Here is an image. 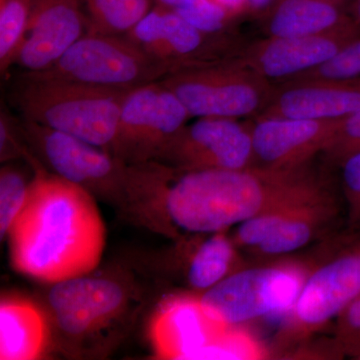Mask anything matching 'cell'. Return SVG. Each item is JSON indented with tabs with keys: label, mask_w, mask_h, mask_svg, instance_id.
Wrapping results in <instances>:
<instances>
[{
	"label": "cell",
	"mask_w": 360,
	"mask_h": 360,
	"mask_svg": "<svg viewBox=\"0 0 360 360\" xmlns=\"http://www.w3.org/2000/svg\"><path fill=\"white\" fill-rule=\"evenodd\" d=\"M30 162L34 179L7 236L13 269L51 284L90 274L101 264L106 238L96 198L35 158Z\"/></svg>",
	"instance_id": "1"
},
{
	"label": "cell",
	"mask_w": 360,
	"mask_h": 360,
	"mask_svg": "<svg viewBox=\"0 0 360 360\" xmlns=\"http://www.w3.org/2000/svg\"><path fill=\"white\" fill-rule=\"evenodd\" d=\"M311 168L180 172L167 165L163 207L176 232L212 233L231 231L281 200Z\"/></svg>",
	"instance_id": "2"
},
{
	"label": "cell",
	"mask_w": 360,
	"mask_h": 360,
	"mask_svg": "<svg viewBox=\"0 0 360 360\" xmlns=\"http://www.w3.org/2000/svg\"><path fill=\"white\" fill-rule=\"evenodd\" d=\"M21 132L53 174L112 206L124 219L155 231L160 221L155 187L141 163L22 118Z\"/></svg>",
	"instance_id": "3"
},
{
	"label": "cell",
	"mask_w": 360,
	"mask_h": 360,
	"mask_svg": "<svg viewBox=\"0 0 360 360\" xmlns=\"http://www.w3.org/2000/svg\"><path fill=\"white\" fill-rule=\"evenodd\" d=\"M130 90L45 79L25 73L11 98L23 120L110 153L123 101Z\"/></svg>",
	"instance_id": "4"
},
{
	"label": "cell",
	"mask_w": 360,
	"mask_h": 360,
	"mask_svg": "<svg viewBox=\"0 0 360 360\" xmlns=\"http://www.w3.org/2000/svg\"><path fill=\"white\" fill-rule=\"evenodd\" d=\"M314 262L290 257L264 259L232 272L198 298L205 314L224 328L288 314Z\"/></svg>",
	"instance_id": "5"
},
{
	"label": "cell",
	"mask_w": 360,
	"mask_h": 360,
	"mask_svg": "<svg viewBox=\"0 0 360 360\" xmlns=\"http://www.w3.org/2000/svg\"><path fill=\"white\" fill-rule=\"evenodd\" d=\"M172 68L148 54L125 35L89 28L60 58L44 71L25 72L45 79L134 89L160 82Z\"/></svg>",
	"instance_id": "6"
},
{
	"label": "cell",
	"mask_w": 360,
	"mask_h": 360,
	"mask_svg": "<svg viewBox=\"0 0 360 360\" xmlns=\"http://www.w3.org/2000/svg\"><path fill=\"white\" fill-rule=\"evenodd\" d=\"M360 295V229L341 233L328 257L314 267L279 335V342L302 345L335 321Z\"/></svg>",
	"instance_id": "7"
},
{
	"label": "cell",
	"mask_w": 360,
	"mask_h": 360,
	"mask_svg": "<svg viewBox=\"0 0 360 360\" xmlns=\"http://www.w3.org/2000/svg\"><path fill=\"white\" fill-rule=\"evenodd\" d=\"M160 82L198 118L258 115L276 89L238 58L177 70Z\"/></svg>",
	"instance_id": "8"
},
{
	"label": "cell",
	"mask_w": 360,
	"mask_h": 360,
	"mask_svg": "<svg viewBox=\"0 0 360 360\" xmlns=\"http://www.w3.org/2000/svg\"><path fill=\"white\" fill-rule=\"evenodd\" d=\"M84 274L52 283L47 307L66 340L82 342L122 321L132 304V288L120 276Z\"/></svg>",
	"instance_id": "9"
},
{
	"label": "cell",
	"mask_w": 360,
	"mask_h": 360,
	"mask_svg": "<svg viewBox=\"0 0 360 360\" xmlns=\"http://www.w3.org/2000/svg\"><path fill=\"white\" fill-rule=\"evenodd\" d=\"M153 161L180 172L252 167L251 127L233 118L200 117L180 130Z\"/></svg>",
	"instance_id": "10"
},
{
	"label": "cell",
	"mask_w": 360,
	"mask_h": 360,
	"mask_svg": "<svg viewBox=\"0 0 360 360\" xmlns=\"http://www.w3.org/2000/svg\"><path fill=\"white\" fill-rule=\"evenodd\" d=\"M359 39L356 22L324 34L269 37L250 45L238 59L269 82H285L328 63Z\"/></svg>",
	"instance_id": "11"
},
{
	"label": "cell",
	"mask_w": 360,
	"mask_h": 360,
	"mask_svg": "<svg viewBox=\"0 0 360 360\" xmlns=\"http://www.w3.org/2000/svg\"><path fill=\"white\" fill-rule=\"evenodd\" d=\"M340 120L257 117L251 127L255 165L297 169L310 165L328 149L340 129Z\"/></svg>",
	"instance_id": "12"
},
{
	"label": "cell",
	"mask_w": 360,
	"mask_h": 360,
	"mask_svg": "<svg viewBox=\"0 0 360 360\" xmlns=\"http://www.w3.org/2000/svg\"><path fill=\"white\" fill-rule=\"evenodd\" d=\"M89 28L79 0H32L27 30L14 65L25 72L47 70Z\"/></svg>",
	"instance_id": "13"
},
{
	"label": "cell",
	"mask_w": 360,
	"mask_h": 360,
	"mask_svg": "<svg viewBox=\"0 0 360 360\" xmlns=\"http://www.w3.org/2000/svg\"><path fill=\"white\" fill-rule=\"evenodd\" d=\"M201 307L198 293L170 295L156 307L148 323V340L161 359H195L225 330Z\"/></svg>",
	"instance_id": "14"
},
{
	"label": "cell",
	"mask_w": 360,
	"mask_h": 360,
	"mask_svg": "<svg viewBox=\"0 0 360 360\" xmlns=\"http://www.w3.org/2000/svg\"><path fill=\"white\" fill-rule=\"evenodd\" d=\"M360 110V77L290 80L274 89L257 117L340 120Z\"/></svg>",
	"instance_id": "15"
},
{
	"label": "cell",
	"mask_w": 360,
	"mask_h": 360,
	"mask_svg": "<svg viewBox=\"0 0 360 360\" xmlns=\"http://www.w3.org/2000/svg\"><path fill=\"white\" fill-rule=\"evenodd\" d=\"M345 210L330 184L300 203L283 224L250 253L257 259L288 257L331 231Z\"/></svg>",
	"instance_id": "16"
},
{
	"label": "cell",
	"mask_w": 360,
	"mask_h": 360,
	"mask_svg": "<svg viewBox=\"0 0 360 360\" xmlns=\"http://www.w3.org/2000/svg\"><path fill=\"white\" fill-rule=\"evenodd\" d=\"M189 234L191 238H179V245L184 279L191 292H205L248 264L231 231Z\"/></svg>",
	"instance_id": "17"
},
{
	"label": "cell",
	"mask_w": 360,
	"mask_h": 360,
	"mask_svg": "<svg viewBox=\"0 0 360 360\" xmlns=\"http://www.w3.org/2000/svg\"><path fill=\"white\" fill-rule=\"evenodd\" d=\"M49 342V323L41 309L23 298H2L0 359H39L44 354Z\"/></svg>",
	"instance_id": "18"
},
{
	"label": "cell",
	"mask_w": 360,
	"mask_h": 360,
	"mask_svg": "<svg viewBox=\"0 0 360 360\" xmlns=\"http://www.w3.org/2000/svg\"><path fill=\"white\" fill-rule=\"evenodd\" d=\"M352 14L333 0H277L266 21L269 37L324 34L354 25Z\"/></svg>",
	"instance_id": "19"
},
{
	"label": "cell",
	"mask_w": 360,
	"mask_h": 360,
	"mask_svg": "<svg viewBox=\"0 0 360 360\" xmlns=\"http://www.w3.org/2000/svg\"><path fill=\"white\" fill-rule=\"evenodd\" d=\"M160 82L130 90L123 101L110 153L127 165L141 163L142 148L155 116Z\"/></svg>",
	"instance_id": "20"
},
{
	"label": "cell",
	"mask_w": 360,
	"mask_h": 360,
	"mask_svg": "<svg viewBox=\"0 0 360 360\" xmlns=\"http://www.w3.org/2000/svg\"><path fill=\"white\" fill-rule=\"evenodd\" d=\"M89 28L111 34H127L151 9V0H84Z\"/></svg>",
	"instance_id": "21"
},
{
	"label": "cell",
	"mask_w": 360,
	"mask_h": 360,
	"mask_svg": "<svg viewBox=\"0 0 360 360\" xmlns=\"http://www.w3.org/2000/svg\"><path fill=\"white\" fill-rule=\"evenodd\" d=\"M32 0H0V70L15 63L25 40Z\"/></svg>",
	"instance_id": "22"
},
{
	"label": "cell",
	"mask_w": 360,
	"mask_h": 360,
	"mask_svg": "<svg viewBox=\"0 0 360 360\" xmlns=\"http://www.w3.org/2000/svg\"><path fill=\"white\" fill-rule=\"evenodd\" d=\"M267 354L245 328L225 329L212 345L201 350L195 359H260Z\"/></svg>",
	"instance_id": "23"
},
{
	"label": "cell",
	"mask_w": 360,
	"mask_h": 360,
	"mask_svg": "<svg viewBox=\"0 0 360 360\" xmlns=\"http://www.w3.org/2000/svg\"><path fill=\"white\" fill-rule=\"evenodd\" d=\"M30 184L15 168L4 167L0 172V236L6 238L27 198Z\"/></svg>",
	"instance_id": "24"
},
{
	"label": "cell",
	"mask_w": 360,
	"mask_h": 360,
	"mask_svg": "<svg viewBox=\"0 0 360 360\" xmlns=\"http://www.w3.org/2000/svg\"><path fill=\"white\" fill-rule=\"evenodd\" d=\"M335 359L360 354V295L354 298L333 321V336L328 342Z\"/></svg>",
	"instance_id": "25"
},
{
	"label": "cell",
	"mask_w": 360,
	"mask_h": 360,
	"mask_svg": "<svg viewBox=\"0 0 360 360\" xmlns=\"http://www.w3.org/2000/svg\"><path fill=\"white\" fill-rule=\"evenodd\" d=\"M172 9L189 25L210 34H224L236 18L215 0H179Z\"/></svg>",
	"instance_id": "26"
},
{
	"label": "cell",
	"mask_w": 360,
	"mask_h": 360,
	"mask_svg": "<svg viewBox=\"0 0 360 360\" xmlns=\"http://www.w3.org/2000/svg\"><path fill=\"white\" fill-rule=\"evenodd\" d=\"M340 191L345 212V231L360 229V153L348 158L340 165Z\"/></svg>",
	"instance_id": "27"
},
{
	"label": "cell",
	"mask_w": 360,
	"mask_h": 360,
	"mask_svg": "<svg viewBox=\"0 0 360 360\" xmlns=\"http://www.w3.org/2000/svg\"><path fill=\"white\" fill-rule=\"evenodd\" d=\"M354 77H360V39L348 44L328 63L290 80L341 79Z\"/></svg>",
	"instance_id": "28"
},
{
	"label": "cell",
	"mask_w": 360,
	"mask_h": 360,
	"mask_svg": "<svg viewBox=\"0 0 360 360\" xmlns=\"http://www.w3.org/2000/svg\"><path fill=\"white\" fill-rule=\"evenodd\" d=\"M360 153V110L342 118L335 139L323 153L331 165L340 167L343 161Z\"/></svg>",
	"instance_id": "29"
},
{
	"label": "cell",
	"mask_w": 360,
	"mask_h": 360,
	"mask_svg": "<svg viewBox=\"0 0 360 360\" xmlns=\"http://www.w3.org/2000/svg\"><path fill=\"white\" fill-rule=\"evenodd\" d=\"M22 136L20 122H15L6 111L0 115V158L1 162L14 158H27L30 155L27 148L20 142Z\"/></svg>",
	"instance_id": "30"
},
{
	"label": "cell",
	"mask_w": 360,
	"mask_h": 360,
	"mask_svg": "<svg viewBox=\"0 0 360 360\" xmlns=\"http://www.w3.org/2000/svg\"><path fill=\"white\" fill-rule=\"evenodd\" d=\"M233 16L246 11V0H215Z\"/></svg>",
	"instance_id": "31"
},
{
	"label": "cell",
	"mask_w": 360,
	"mask_h": 360,
	"mask_svg": "<svg viewBox=\"0 0 360 360\" xmlns=\"http://www.w3.org/2000/svg\"><path fill=\"white\" fill-rule=\"evenodd\" d=\"M276 0H246V11L262 13L266 11Z\"/></svg>",
	"instance_id": "32"
},
{
	"label": "cell",
	"mask_w": 360,
	"mask_h": 360,
	"mask_svg": "<svg viewBox=\"0 0 360 360\" xmlns=\"http://www.w3.org/2000/svg\"><path fill=\"white\" fill-rule=\"evenodd\" d=\"M350 14L360 27V0H354L350 6Z\"/></svg>",
	"instance_id": "33"
},
{
	"label": "cell",
	"mask_w": 360,
	"mask_h": 360,
	"mask_svg": "<svg viewBox=\"0 0 360 360\" xmlns=\"http://www.w3.org/2000/svg\"><path fill=\"white\" fill-rule=\"evenodd\" d=\"M158 6L167 7V8H174L175 4L179 2V0H156Z\"/></svg>",
	"instance_id": "34"
},
{
	"label": "cell",
	"mask_w": 360,
	"mask_h": 360,
	"mask_svg": "<svg viewBox=\"0 0 360 360\" xmlns=\"http://www.w3.org/2000/svg\"><path fill=\"white\" fill-rule=\"evenodd\" d=\"M333 1L338 2V4H342V6H345V4H348V2H350L352 4L354 0H333Z\"/></svg>",
	"instance_id": "35"
},
{
	"label": "cell",
	"mask_w": 360,
	"mask_h": 360,
	"mask_svg": "<svg viewBox=\"0 0 360 360\" xmlns=\"http://www.w3.org/2000/svg\"><path fill=\"white\" fill-rule=\"evenodd\" d=\"M356 360H360V354L359 355V356L356 357V359H355Z\"/></svg>",
	"instance_id": "36"
}]
</instances>
